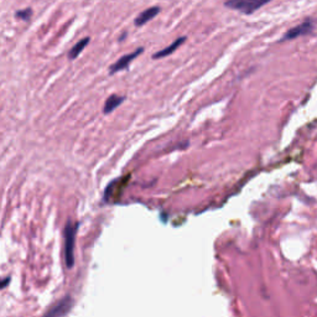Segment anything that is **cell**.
I'll list each match as a JSON object with an SVG mask.
<instances>
[{"instance_id": "obj_11", "label": "cell", "mask_w": 317, "mask_h": 317, "mask_svg": "<svg viewBox=\"0 0 317 317\" xmlns=\"http://www.w3.org/2000/svg\"><path fill=\"white\" fill-rule=\"evenodd\" d=\"M9 283H10V276H6L5 279L3 280V283H1V289H5L6 285H8Z\"/></svg>"}, {"instance_id": "obj_4", "label": "cell", "mask_w": 317, "mask_h": 317, "mask_svg": "<svg viewBox=\"0 0 317 317\" xmlns=\"http://www.w3.org/2000/svg\"><path fill=\"white\" fill-rule=\"evenodd\" d=\"M312 29H314V23L311 22V20H306V22H304L302 24L297 25V26L293 27V29L289 30L288 32L285 34V36L283 37V41H286V40H293V39H296V37H300V36H304V35H307L310 34V32L312 31Z\"/></svg>"}, {"instance_id": "obj_2", "label": "cell", "mask_w": 317, "mask_h": 317, "mask_svg": "<svg viewBox=\"0 0 317 317\" xmlns=\"http://www.w3.org/2000/svg\"><path fill=\"white\" fill-rule=\"evenodd\" d=\"M272 0H227L225 5L227 8L238 10L246 15H250L258 9L263 8L265 4L270 3Z\"/></svg>"}, {"instance_id": "obj_6", "label": "cell", "mask_w": 317, "mask_h": 317, "mask_svg": "<svg viewBox=\"0 0 317 317\" xmlns=\"http://www.w3.org/2000/svg\"><path fill=\"white\" fill-rule=\"evenodd\" d=\"M160 11H161V9L158 8V6H151V8L146 9V10H144L143 13H140L136 16V19L134 20V25L137 27L143 26L146 23H149L154 18H156V15H158Z\"/></svg>"}, {"instance_id": "obj_5", "label": "cell", "mask_w": 317, "mask_h": 317, "mask_svg": "<svg viewBox=\"0 0 317 317\" xmlns=\"http://www.w3.org/2000/svg\"><path fill=\"white\" fill-rule=\"evenodd\" d=\"M72 306H73V300H72L71 296H66V297L62 299L58 304H56L50 311L46 312V316H64V315H67L71 311Z\"/></svg>"}, {"instance_id": "obj_7", "label": "cell", "mask_w": 317, "mask_h": 317, "mask_svg": "<svg viewBox=\"0 0 317 317\" xmlns=\"http://www.w3.org/2000/svg\"><path fill=\"white\" fill-rule=\"evenodd\" d=\"M185 41H186V37L185 36L179 37V39L175 40V41L171 44V45L167 46L166 48H164V50H161V51H158V52L154 53L153 58H154V60H156V58H162V57H166V56L171 55V53H174L175 51L177 50V48L180 47V46L182 45L183 43H185Z\"/></svg>"}, {"instance_id": "obj_8", "label": "cell", "mask_w": 317, "mask_h": 317, "mask_svg": "<svg viewBox=\"0 0 317 317\" xmlns=\"http://www.w3.org/2000/svg\"><path fill=\"white\" fill-rule=\"evenodd\" d=\"M124 99L125 97H120V95H116V94L111 95V97L106 101V104H104V108H103L104 114L112 113L116 107H119L123 102H124Z\"/></svg>"}, {"instance_id": "obj_10", "label": "cell", "mask_w": 317, "mask_h": 317, "mask_svg": "<svg viewBox=\"0 0 317 317\" xmlns=\"http://www.w3.org/2000/svg\"><path fill=\"white\" fill-rule=\"evenodd\" d=\"M31 14H32L31 8H27V9H25V10L16 11V16H18L19 19H23V20H25V22L30 20V18H31Z\"/></svg>"}, {"instance_id": "obj_3", "label": "cell", "mask_w": 317, "mask_h": 317, "mask_svg": "<svg viewBox=\"0 0 317 317\" xmlns=\"http://www.w3.org/2000/svg\"><path fill=\"white\" fill-rule=\"evenodd\" d=\"M143 52H144V47H139V48H136L134 52L128 53V55L120 57L118 61L115 62V64L112 65L111 68H109V73L114 74V73H116V72L123 71V69L128 68V67H129V65L134 61L135 58H136L139 55H141Z\"/></svg>"}, {"instance_id": "obj_1", "label": "cell", "mask_w": 317, "mask_h": 317, "mask_svg": "<svg viewBox=\"0 0 317 317\" xmlns=\"http://www.w3.org/2000/svg\"><path fill=\"white\" fill-rule=\"evenodd\" d=\"M78 225H74L72 221H67L65 228V253H66V265L71 269L74 264V241H76V232Z\"/></svg>"}, {"instance_id": "obj_9", "label": "cell", "mask_w": 317, "mask_h": 317, "mask_svg": "<svg viewBox=\"0 0 317 317\" xmlns=\"http://www.w3.org/2000/svg\"><path fill=\"white\" fill-rule=\"evenodd\" d=\"M90 41H91L90 37H85V39L79 40L78 43H77L76 45L71 48V50H69V52H68L69 60H76V58L79 56V53L82 52V51L86 48V46L90 44Z\"/></svg>"}]
</instances>
